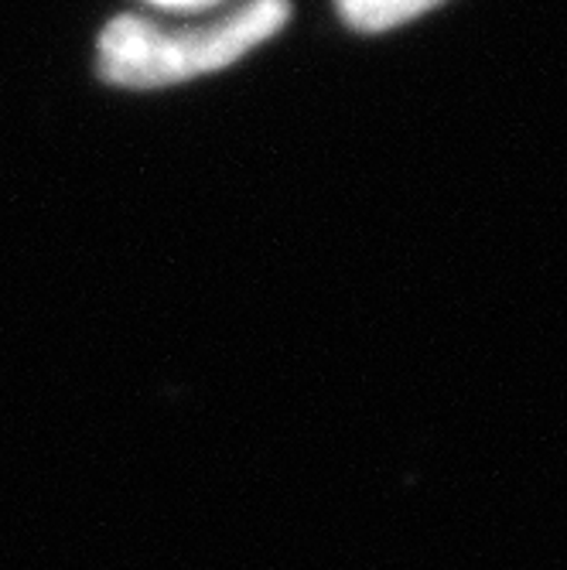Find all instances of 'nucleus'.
Returning a JSON list of instances; mask_svg holds the SVG:
<instances>
[{"mask_svg":"<svg viewBox=\"0 0 567 570\" xmlns=\"http://www.w3.org/2000/svg\"><path fill=\"white\" fill-rule=\"evenodd\" d=\"M287 18V0H243L239 8L195 24L114 18L99 35V72L124 89L188 82L239 62L253 48L271 41Z\"/></svg>","mask_w":567,"mask_h":570,"instance_id":"nucleus-1","label":"nucleus"},{"mask_svg":"<svg viewBox=\"0 0 567 570\" xmlns=\"http://www.w3.org/2000/svg\"><path fill=\"white\" fill-rule=\"evenodd\" d=\"M150 4H162V8H178V11H192V8L216 4V0H150Z\"/></svg>","mask_w":567,"mask_h":570,"instance_id":"nucleus-3","label":"nucleus"},{"mask_svg":"<svg viewBox=\"0 0 567 570\" xmlns=\"http://www.w3.org/2000/svg\"><path fill=\"white\" fill-rule=\"evenodd\" d=\"M339 4V14L355 28V31H390L397 24H407L414 21L448 0H335Z\"/></svg>","mask_w":567,"mask_h":570,"instance_id":"nucleus-2","label":"nucleus"}]
</instances>
